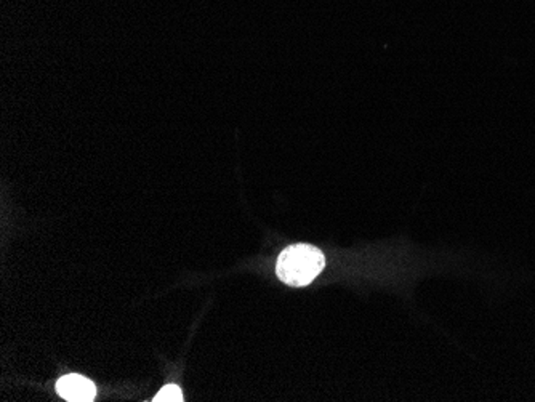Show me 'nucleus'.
<instances>
[{
	"mask_svg": "<svg viewBox=\"0 0 535 402\" xmlns=\"http://www.w3.org/2000/svg\"><path fill=\"white\" fill-rule=\"evenodd\" d=\"M324 266L326 258L319 248L309 244H295L282 250L276 265V273L284 284L303 287L315 281Z\"/></svg>",
	"mask_w": 535,
	"mask_h": 402,
	"instance_id": "nucleus-1",
	"label": "nucleus"
},
{
	"mask_svg": "<svg viewBox=\"0 0 535 402\" xmlns=\"http://www.w3.org/2000/svg\"><path fill=\"white\" fill-rule=\"evenodd\" d=\"M56 391L63 399L71 402H90L96 396L95 383L77 374L61 377L56 383Z\"/></svg>",
	"mask_w": 535,
	"mask_h": 402,
	"instance_id": "nucleus-2",
	"label": "nucleus"
},
{
	"mask_svg": "<svg viewBox=\"0 0 535 402\" xmlns=\"http://www.w3.org/2000/svg\"><path fill=\"white\" fill-rule=\"evenodd\" d=\"M155 402H181L183 401V393L177 385H167L155 396Z\"/></svg>",
	"mask_w": 535,
	"mask_h": 402,
	"instance_id": "nucleus-3",
	"label": "nucleus"
}]
</instances>
